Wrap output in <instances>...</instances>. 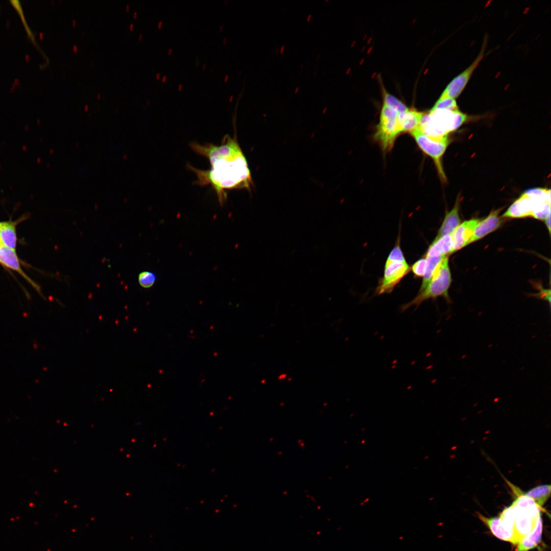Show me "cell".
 Masks as SVG:
<instances>
[{
  "mask_svg": "<svg viewBox=\"0 0 551 551\" xmlns=\"http://www.w3.org/2000/svg\"><path fill=\"white\" fill-rule=\"evenodd\" d=\"M398 115L397 111L383 104L373 138L380 144L384 153H387L392 149L396 139L402 133Z\"/></svg>",
  "mask_w": 551,
  "mask_h": 551,
  "instance_id": "obj_6",
  "label": "cell"
},
{
  "mask_svg": "<svg viewBox=\"0 0 551 551\" xmlns=\"http://www.w3.org/2000/svg\"><path fill=\"white\" fill-rule=\"evenodd\" d=\"M424 112L409 109L398 115V121L402 133H411L420 126Z\"/></svg>",
  "mask_w": 551,
  "mask_h": 551,
  "instance_id": "obj_16",
  "label": "cell"
},
{
  "mask_svg": "<svg viewBox=\"0 0 551 551\" xmlns=\"http://www.w3.org/2000/svg\"><path fill=\"white\" fill-rule=\"evenodd\" d=\"M543 522L541 515L537 518L533 529L521 538L517 543L516 551H529L535 548L541 542Z\"/></svg>",
  "mask_w": 551,
  "mask_h": 551,
  "instance_id": "obj_14",
  "label": "cell"
},
{
  "mask_svg": "<svg viewBox=\"0 0 551 551\" xmlns=\"http://www.w3.org/2000/svg\"><path fill=\"white\" fill-rule=\"evenodd\" d=\"M500 211V209H497L491 212L486 218L479 221L470 239V243L483 238L501 226L503 220L498 216Z\"/></svg>",
  "mask_w": 551,
  "mask_h": 551,
  "instance_id": "obj_12",
  "label": "cell"
},
{
  "mask_svg": "<svg viewBox=\"0 0 551 551\" xmlns=\"http://www.w3.org/2000/svg\"><path fill=\"white\" fill-rule=\"evenodd\" d=\"M410 267L407 262L386 261L383 277L379 282L376 294L389 293L409 272Z\"/></svg>",
  "mask_w": 551,
  "mask_h": 551,
  "instance_id": "obj_9",
  "label": "cell"
},
{
  "mask_svg": "<svg viewBox=\"0 0 551 551\" xmlns=\"http://www.w3.org/2000/svg\"><path fill=\"white\" fill-rule=\"evenodd\" d=\"M545 224H546V225L547 226V229H548V230L549 231V232L550 233V215H549L547 217V218L545 219Z\"/></svg>",
  "mask_w": 551,
  "mask_h": 551,
  "instance_id": "obj_27",
  "label": "cell"
},
{
  "mask_svg": "<svg viewBox=\"0 0 551 551\" xmlns=\"http://www.w3.org/2000/svg\"><path fill=\"white\" fill-rule=\"evenodd\" d=\"M439 109H446L454 111L459 109L456 99L449 98H439L430 110L433 111Z\"/></svg>",
  "mask_w": 551,
  "mask_h": 551,
  "instance_id": "obj_22",
  "label": "cell"
},
{
  "mask_svg": "<svg viewBox=\"0 0 551 551\" xmlns=\"http://www.w3.org/2000/svg\"><path fill=\"white\" fill-rule=\"evenodd\" d=\"M410 134L421 151L433 160L441 180L445 182L446 178L441 160L450 142L448 136L432 138L425 135L419 127Z\"/></svg>",
  "mask_w": 551,
  "mask_h": 551,
  "instance_id": "obj_7",
  "label": "cell"
},
{
  "mask_svg": "<svg viewBox=\"0 0 551 551\" xmlns=\"http://www.w3.org/2000/svg\"><path fill=\"white\" fill-rule=\"evenodd\" d=\"M298 89H299V87H296V88H295V91H294V92H295V93H296V92H297V91H298Z\"/></svg>",
  "mask_w": 551,
  "mask_h": 551,
  "instance_id": "obj_30",
  "label": "cell"
},
{
  "mask_svg": "<svg viewBox=\"0 0 551 551\" xmlns=\"http://www.w3.org/2000/svg\"><path fill=\"white\" fill-rule=\"evenodd\" d=\"M303 64L301 65V67L303 66Z\"/></svg>",
  "mask_w": 551,
  "mask_h": 551,
  "instance_id": "obj_33",
  "label": "cell"
},
{
  "mask_svg": "<svg viewBox=\"0 0 551 551\" xmlns=\"http://www.w3.org/2000/svg\"><path fill=\"white\" fill-rule=\"evenodd\" d=\"M460 204V199L458 197L453 209L446 213L436 238L446 235H452L455 230L460 224L461 219L459 216Z\"/></svg>",
  "mask_w": 551,
  "mask_h": 551,
  "instance_id": "obj_15",
  "label": "cell"
},
{
  "mask_svg": "<svg viewBox=\"0 0 551 551\" xmlns=\"http://www.w3.org/2000/svg\"><path fill=\"white\" fill-rule=\"evenodd\" d=\"M383 104L394 109L398 113L405 112L409 109L400 101L385 90H384Z\"/></svg>",
  "mask_w": 551,
  "mask_h": 551,
  "instance_id": "obj_21",
  "label": "cell"
},
{
  "mask_svg": "<svg viewBox=\"0 0 551 551\" xmlns=\"http://www.w3.org/2000/svg\"><path fill=\"white\" fill-rule=\"evenodd\" d=\"M427 265V260L425 257H423L416 261L412 266V271L416 278L423 277Z\"/></svg>",
  "mask_w": 551,
  "mask_h": 551,
  "instance_id": "obj_24",
  "label": "cell"
},
{
  "mask_svg": "<svg viewBox=\"0 0 551 551\" xmlns=\"http://www.w3.org/2000/svg\"><path fill=\"white\" fill-rule=\"evenodd\" d=\"M0 263L4 266L18 272L39 292L40 290L38 286L22 270L15 251L6 246L3 244L0 245Z\"/></svg>",
  "mask_w": 551,
  "mask_h": 551,
  "instance_id": "obj_13",
  "label": "cell"
},
{
  "mask_svg": "<svg viewBox=\"0 0 551 551\" xmlns=\"http://www.w3.org/2000/svg\"><path fill=\"white\" fill-rule=\"evenodd\" d=\"M445 257H425L427 260V265L419 291L422 290L427 286L438 266Z\"/></svg>",
  "mask_w": 551,
  "mask_h": 551,
  "instance_id": "obj_20",
  "label": "cell"
},
{
  "mask_svg": "<svg viewBox=\"0 0 551 551\" xmlns=\"http://www.w3.org/2000/svg\"><path fill=\"white\" fill-rule=\"evenodd\" d=\"M453 253L452 235L435 238L429 246L425 257H445Z\"/></svg>",
  "mask_w": 551,
  "mask_h": 551,
  "instance_id": "obj_17",
  "label": "cell"
},
{
  "mask_svg": "<svg viewBox=\"0 0 551 551\" xmlns=\"http://www.w3.org/2000/svg\"><path fill=\"white\" fill-rule=\"evenodd\" d=\"M509 485L516 495L515 500L509 507L513 516L515 530L519 541L533 529L537 518L541 515V511L543 509L518 488L511 483Z\"/></svg>",
  "mask_w": 551,
  "mask_h": 551,
  "instance_id": "obj_3",
  "label": "cell"
},
{
  "mask_svg": "<svg viewBox=\"0 0 551 551\" xmlns=\"http://www.w3.org/2000/svg\"><path fill=\"white\" fill-rule=\"evenodd\" d=\"M524 493L527 496L532 498L539 507L543 509V506L550 497V485L537 486Z\"/></svg>",
  "mask_w": 551,
  "mask_h": 551,
  "instance_id": "obj_19",
  "label": "cell"
},
{
  "mask_svg": "<svg viewBox=\"0 0 551 551\" xmlns=\"http://www.w3.org/2000/svg\"><path fill=\"white\" fill-rule=\"evenodd\" d=\"M311 14H309V15H308V17L307 18V21H309V20H310V19H311Z\"/></svg>",
  "mask_w": 551,
  "mask_h": 551,
  "instance_id": "obj_29",
  "label": "cell"
},
{
  "mask_svg": "<svg viewBox=\"0 0 551 551\" xmlns=\"http://www.w3.org/2000/svg\"><path fill=\"white\" fill-rule=\"evenodd\" d=\"M487 40H484L481 51L472 63L461 73L455 77L447 85L439 98L456 99L463 92L474 71L484 58Z\"/></svg>",
  "mask_w": 551,
  "mask_h": 551,
  "instance_id": "obj_10",
  "label": "cell"
},
{
  "mask_svg": "<svg viewBox=\"0 0 551 551\" xmlns=\"http://www.w3.org/2000/svg\"><path fill=\"white\" fill-rule=\"evenodd\" d=\"M538 297L540 298L547 300L549 303L550 302V290L541 289L540 293L538 294Z\"/></svg>",
  "mask_w": 551,
  "mask_h": 551,
  "instance_id": "obj_26",
  "label": "cell"
},
{
  "mask_svg": "<svg viewBox=\"0 0 551 551\" xmlns=\"http://www.w3.org/2000/svg\"><path fill=\"white\" fill-rule=\"evenodd\" d=\"M0 237L3 245L15 251L17 240L15 223L11 221L1 222Z\"/></svg>",
  "mask_w": 551,
  "mask_h": 551,
  "instance_id": "obj_18",
  "label": "cell"
},
{
  "mask_svg": "<svg viewBox=\"0 0 551 551\" xmlns=\"http://www.w3.org/2000/svg\"><path fill=\"white\" fill-rule=\"evenodd\" d=\"M189 146L196 154L206 158L211 165L210 169L202 170L188 165L196 176V184L210 185L220 205L227 199V190H251L253 185L251 171L236 135L232 137L226 135L220 145L192 142Z\"/></svg>",
  "mask_w": 551,
  "mask_h": 551,
  "instance_id": "obj_1",
  "label": "cell"
},
{
  "mask_svg": "<svg viewBox=\"0 0 551 551\" xmlns=\"http://www.w3.org/2000/svg\"><path fill=\"white\" fill-rule=\"evenodd\" d=\"M478 516L497 538L517 544L519 540L515 530L513 516L509 507L502 511L499 517L488 518L480 514Z\"/></svg>",
  "mask_w": 551,
  "mask_h": 551,
  "instance_id": "obj_8",
  "label": "cell"
},
{
  "mask_svg": "<svg viewBox=\"0 0 551 551\" xmlns=\"http://www.w3.org/2000/svg\"><path fill=\"white\" fill-rule=\"evenodd\" d=\"M480 220L473 218L460 224L452 235L453 253L470 243V239Z\"/></svg>",
  "mask_w": 551,
  "mask_h": 551,
  "instance_id": "obj_11",
  "label": "cell"
},
{
  "mask_svg": "<svg viewBox=\"0 0 551 551\" xmlns=\"http://www.w3.org/2000/svg\"><path fill=\"white\" fill-rule=\"evenodd\" d=\"M156 280V275L151 271H142L138 276L140 285L145 288L151 287L155 284Z\"/></svg>",
  "mask_w": 551,
  "mask_h": 551,
  "instance_id": "obj_23",
  "label": "cell"
},
{
  "mask_svg": "<svg viewBox=\"0 0 551 551\" xmlns=\"http://www.w3.org/2000/svg\"><path fill=\"white\" fill-rule=\"evenodd\" d=\"M284 48H285V46H284V45H283L281 46V48H280V53H281V54L283 53V52H284Z\"/></svg>",
  "mask_w": 551,
  "mask_h": 551,
  "instance_id": "obj_28",
  "label": "cell"
},
{
  "mask_svg": "<svg viewBox=\"0 0 551 551\" xmlns=\"http://www.w3.org/2000/svg\"><path fill=\"white\" fill-rule=\"evenodd\" d=\"M2 244V243L1 237H0V245Z\"/></svg>",
  "mask_w": 551,
  "mask_h": 551,
  "instance_id": "obj_32",
  "label": "cell"
},
{
  "mask_svg": "<svg viewBox=\"0 0 551 551\" xmlns=\"http://www.w3.org/2000/svg\"><path fill=\"white\" fill-rule=\"evenodd\" d=\"M467 119V115L459 109L430 110L424 113L419 129L428 136L441 138L448 136L449 133L456 130Z\"/></svg>",
  "mask_w": 551,
  "mask_h": 551,
  "instance_id": "obj_2",
  "label": "cell"
},
{
  "mask_svg": "<svg viewBox=\"0 0 551 551\" xmlns=\"http://www.w3.org/2000/svg\"><path fill=\"white\" fill-rule=\"evenodd\" d=\"M550 204V191L541 188H531L525 191L504 214V217L521 218L532 216L541 207Z\"/></svg>",
  "mask_w": 551,
  "mask_h": 551,
  "instance_id": "obj_5",
  "label": "cell"
},
{
  "mask_svg": "<svg viewBox=\"0 0 551 551\" xmlns=\"http://www.w3.org/2000/svg\"><path fill=\"white\" fill-rule=\"evenodd\" d=\"M452 282L448 258L446 257L440 263L427 286L410 302L402 305L400 312L407 310L412 306L417 308L424 300L443 296L449 302L448 290Z\"/></svg>",
  "mask_w": 551,
  "mask_h": 551,
  "instance_id": "obj_4",
  "label": "cell"
},
{
  "mask_svg": "<svg viewBox=\"0 0 551 551\" xmlns=\"http://www.w3.org/2000/svg\"><path fill=\"white\" fill-rule=\"evenodd\" d=\"M319 57H320V54H319V55H318L317 56V59H319Z\"/></svg>",
  "mask_w": 551,
  "mask_h": 551,
  "instance_id": "obj_31",
  "label": "cell"
},
{
  "mask_svg": "<svg viewBox=\"0 0 551 551\" xmlns=\"http://www.w3.org/2000/svg\"><path fill=\"white\" fill-rule=\"evenodd\" d=\"M386 261L406 262L400 246L399 240H398L396 244L390 252Z\"/></svg>",
  "mask_w": 551,
  "mask_h": 551,
  "instance_id": "obj_25",
  "label": "cell"
}]
</instances>
